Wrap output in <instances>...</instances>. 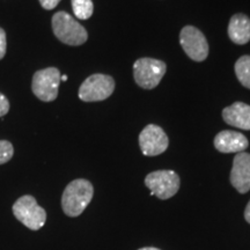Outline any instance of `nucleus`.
Returning a JSON list of instances; mask_svg holds the SVG:
<instances>
[{
  "label": "nucleus",
  "mask_w": 250,
  "mask_h": 250,
  "mask_svg": "<svg viewBox=\"0 0 250 250\" xmlns=\"http://www.w3.org/2000/svg\"><path fill=\"white\" fill-rule=\"evenodd\" d=\"M235 74L242 86L250 89V56H242L235 62Z\"/></svg>",
  "instance_id": "nucleus-14"
},
{
  "label": "nucleus",
  "mask_w": 250,
  "mask_h": 250,
  "mask_svg": "<svg viewBox=\"0 0 250 250\" xmlns=\"http://www.w3.org/2000/svg\"><path fill=\"white\" fill-rule=\"evenodd\" d=\"M9 111V101L2 93H0V117L5 116Z\"/></svg>",
  "instance_id": "nucleus-18"
},
{
  "label": "nucleus",
  "mask_w": 250,
  "mask_h": 250,
  "mask_svg": "<svg viewBox=\"0 0 250 250\" xmlns=\"http://www.w3.org/2000/svg\"><path fill=\"white\" fill-rule=\"evenodd\" d=\"M13 213L20 223L31 230H39L46 221L45 210L41 208L36 199L30 195L20 197L14 203Z\"/></svg>",
  "instance_id": "nucleus-3"
},
{
  "label": "nucleus",
  "mask_w": 250,
  "mask_h": 250,
  "mask_svg": "<svg viewBox=\"0 0 250 250\" xmlns=\"http://www.w3.org/2000/svg\"><path fill=\"white\" fill-rule=\"evenodd\" d=\"M145 184L151 190V195L165 201L171 198L179 191L180 177L173 170H156L146 176Z\"/></svg>",
  "instance_id": "nucleus-7"
},
{
  "label": "nucleus",
  "mask_w": 250,
  "mask_h": 250,
  "mask_svg": "<svg viewBox=\"0 0 250 250\" xmlns=\"http://www.w3.org/2000/svg\"><path fill=\"white\" fill-rule=\"evenodd\" d=\"M230 183L240 193L250 190V154L246 152L237 153L234 158Z\"/></svg>",
  "instance_id": "nucleus-10"
},
{
  "label": "nucleus",
  "mask_w": 250,
  "mask_h": 250,
  "mask_svg": "<svg viewBox=\"0 0 250 250\" xmlns=\"http://www.w3.org/2000/svg\"><path fill=\"white\" fill-rule=\"evenodd\" d=\"M93 195L94 188L89 181L83 179L72 181L62 192V211L68 217H78L86 210Z\"/></svg>",
  "instance_id": "nucleus-1"
},
{
  "label": "nucleus",
  "mask_w": 250,
  "mask_h": 250,
  "mask_svg": "<svg viewBox=\"0 0 250 250\" xmlns=\"http://www.w3.org/2000/svg\"><path fill=\"white\" fill-rule=\"evenodd\" d=\"M115 81L107 74L96 73L87 78L79 88V99L85 102H98L114 93Z\"/></svg>",
  "instance_id": "nucleus-6"
},
{
  "label": "nucleus",
  "mask_w": 250,
  "mask_h": 250,
  "mask_svg": "<svg viewBox=\"0 0 250 250\" xmlns=\"http://www.w3.org/2000/svg\"><path fill=\"white\" fill-rule=\"evenodd\" d=\"M14 154L13 145L7 140H0V165H4L12 159Z\"/></svg>",
  "instance_id": "nucleus-16"
},
{
  "label": "nucleus",
  "mask_w": 250,
  "mask_h": 250,
  "mask_svg": "<svg viewBox=\"0 0 250 250\" xmlns=\"http://www.w3.org/2000/svg\"><path fill=\"white\" fill-rule=\"evenodd\" d=\"M52 30L55 36L67 45H81L88 39V34L83 26L72 15L62 11L57 12L52 17Z\"/></svg>",
  "instance_id": "nucleus-2"
},
{
  "label": "nucleus",
  "mask_w": 250,
  "mask_h": 250,
  "mask_svg": "<svg viewBox=\"0 0 250 250\" xmlns=\"http://www.w3.org/2000/svg\"><path fill=\"white\" fill-rule=\"evenodd\" d=\"M180 42L184 52L195 62L205 61L208 56V44L204 34L196 27L186 26L181 30Z\"/></svg>",
  "instance_id": "nucleus-8"
},
{
  "label": "nucleus",
  "mask_w": 250,
  "mask_h": 250,
  "mask_svg": "<svg viewBox=\"0 0 250 250\" xmlns=\"http://www.w3.org/2000/svg\"><path fill=\"white\" fill-rule=\"evenodd\" d=\"M169 140L160 126L149 124L139 134V146L143 154L155 156L164 153L168 148Z\"/></svg>",
  "instance_id": "nucleus-9"
},
{
  "label": "nucleus",
  "mask_w": 250,
  "mask_h": 250,
  "mask_svg": "<svg viewBox=\"0 0 250 250\" xmlns=\"http://www.w3.org/2000/svg\"><path fill=\"white\" fill-rule=\"evenodd\" d=\"M72 9L79 20H87L93 15L94 5L92 0H72Z\"/></svg>",
  "instance_id": "nucleus-15"
},
{
  "label": "nucleus",
  "mask_w": 250,
  "mask_h": 250,
  "mask_svg": "<svg viewBox=\"0 0 250 250\" xmlns=\"http://www.w3.org/2000/svg\"><path fill=\"white\" fill-rule=\"evenodd\" d=\"M7 49V40H6V33L2 28H0V59H2L6 55Z\"/></svg>",
  "instance_id": "nucleus-17"
},
{
  "label": "nucleus",
  "mask_w": 250,
  "mask_h": 250,
  "mask_svg": "<svg viewBox=\"0 0 250 250\" xmlns=\"http://www.w3.org/2000/svg\"><path fill=\"white\" fill-rule=\"evenodd\" d=\"M61 72L56 67H48L35 72L31 83V90L43 102L55 101L58 96Z\"/></svg>",
  "instance_id": "nucleus-5"
},
{
  "label": "nucleus",
  "mask_w": 250,
  "mask_h": 250,
  "mask_svg": "<svg viewBox=\"0 0 250 250\" xmlns=\"http://www.w3.org/2000/svg\"><path fill=\"white\" fill-rule=\"evenodd\" d=\"M228 36L236 44H246L250 41V19L245 14H235L228 24Z\"/></svg>",
  "instance_id": "nucleus-13"
},
{
  "label": "nucleus",
  "mask_w": 250,
  "mask_h": 250,
  "mask_svg": "<svg viewBox=\"0 0 250 250\" xmlns=\"http://www.w3.org/2000/svg\"><path fill=\"white\" fill-rule=\"evenodd\" d=\"M59 2H61V0H40V4L42 5V7L48 9V11L54 9Z\"/></svg>",
  "instance_id": "nucleus-19"
},
{
  "label": "nucleus",
  "mask_w": 250,
  "mask_h": 250,
  "mask_svg": "<svg viewBox=\"0 0 250 250\" xmlns=\"http://www.w3.org/2000/svg\"><path fill=\"white\" fill-rule=\"evenodd\" d=\"M138 250H160V249L153 248V247H146V248H142V249H138Z\"/></svg>",
  "instance_id": "nucleus-21"
},
{
  "label": "nucleus",
  "mask_w": 250,
  "mask_h": 250,
  "mask_svg": "<svg viewBox=\"0 0 250 250\" xmlns=\"http://www.w3.org/2000/svg\"><path fill=\"white\" fill-rule=\"evenodd\" d=\"M248 139L236 131L225 130L214 138V146L221 153H241L248 147Z\"/></svg>",
  "instance_id": "nucleus-11"
},
{
  "label": "nucleus",
  "mask_w": 250,
  "mask_h": 250,
  "mask_svg": "<svg viewBox=\"0 0 250 250\" xmlns=\"http://www.w3.org/2000/svg\"><path fill=\"white\" fill-rule=\"evenodd\" d=\"M67 80V76H62L61 77V81H66Z\"/></svg>",
  "instance_id": "nucleus-22"
},
{
  "label": "nucleus",
  "mask_w": 250,
  "mask_h": 250,
  "mask_svg": "<svg viewBox=\"0 0 250 250\" xmlns=\"http://www.w3.org/2000/svg\"><path fill=\"white\" fill-rule=\"evenodd\" d=\"M223 118L227 124L242 130H250V105L235 102L223 110Z\"/></svg>",
  "instance_id": "nucleus-12"
},
{
  "label": "nucleus",
  "mask_w": 250,
  "mask_h": 250,
  "mask_svg": "<svg viewBox=\"0 0 250 250\" xmlns=\"http://www.w3.org/2000/svg\"><path fill=\"white\" fill-rule=\"evenodd\" d=\"M245 218H246L247 223L250 224V201H249L248 205H247V208L245 210Z\"/></svg>",
  "instance_id": "nucleus-20"
},
{
  "label": "nucleus",
  "mask_w": 250,
  "mask_h": 250,
  "mask_svg": "<svg viewBox=\"0 0 250 250\" xmlns=\"http://www.w3.org/2000/svg\"><path fill=\"white\" fill-rule=\"evenodd\" d=\"M167 66L154 58H140L133 64V77L137 85L144 89H153L160 83Z\"/></svg>",
  "instance_id": "nucleus-4"
}]
</instances>
